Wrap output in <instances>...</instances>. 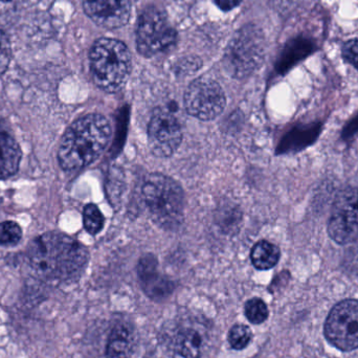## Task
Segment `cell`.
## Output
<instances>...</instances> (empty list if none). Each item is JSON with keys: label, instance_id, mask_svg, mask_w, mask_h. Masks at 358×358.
I'll return each instance as SVG.
<instances>
[{"label": "cell", "instance_id": "1", "mask_svg": "<svg viewBox=\"0 0 358 358\" xmlns=\"http://www.w3.org/2000/svg\"><path fill=\"white\" fill-rule=\"evenodd\" d=\"M27 263L43 281L66 284L77 281L90 260L87 248L62 233L50 231L34 239L27 252Z\"/></svg>", "mask_w": 358, "mask_h": 358}, {"label": "cell", "instance_id": "2", "mask_svg": "<svg viewBox=\"0 0 358 358\" xmlns=\"http://www.w3.org/2000/svg\"><path fill=\"white\" fill-rule=\"evenodd\" d=\"M111 138V126L102 115L90 113L73 122L65 131L58 161L65 171H77L99 159Z\"/></svg>", "mask_w": 358, "mask_h": 358}, {"label": "cell", "instance_id": "3", "mask_svg": "<svg viewBox=\"0 0 358 358\" xmlns=\"http://www.w3.org/2000/svg\"><path fill=\"white\" fill-rule=\"evenodd\" d=\"M94 83L109 94L120 92L131 73V54L127 46L113 38L96 40L90 52Z\"/></svg>", "mask_w": 358, "mask_h": 358}, {"label": "cell", "instance_id": "4", "mask_svg": "<svg viewBox=\"0 0 358 358\" xmlns=\"http://www.w3.org/2000/svg\"><path fill=\"white\" fill-rule=\"evenodd\" d=\"M142 195L151 218L165 229L180 227L185 215V194L178 181L162 173L145 179Z\"/></svg>", "mask_w": 358, "mask_h": 358}, {"label": "cell", "instance_id": "5", "mask_svg": "<svg viewBox=\"0 0 358 358\" xmlns=\"http://www.w3.org/2000/svg\"><path fill=\"white\" fill-rule=\"evenodd\" d=\"M261 31L245 25L231 38L223 57V66L231 77L244 79L259 69L264 58Z\"/></svg>", "mask_w": 358, "mask_h": 358}, {"label": "cell", "instance_id": "6", "mask_svg": "<svg viewBox=\"0 0 358 358\" xmlns=\"http://www.w3.org/2000/svg\"><path fill=\"white\" fill-rule=\"evenodd\" d=\"M178 41V33L167 14L157 8L143 12L136 27V48L146 58L170 52Z\"/></svg>", "mask_w": 358, "mask_h": 358}, {"label": "cell", "instance_id": "7", "mask_svg": "<svg viewBox=\"0 0 358 358\" xmlns=\"http://www.w3.org/2000/svg\"><path fill=\"white\" fill-rule=\"evenodd\" d=\"M330 238L340 245H347L358 238V185L338 192L328 222Z\"/></svg>", "mask_w": 358, "mask_h": 358}, {"label": "cell", "instance_id": "8", "mask_svg": "<svg viewBox=\"0 0 358 358\" xmlns=\"http://www.w3.org/2000/svg\"><path fill=\"white\" fill-rule=\"evenodd\" d=\"M227 105L222 87L210 78L192 82L185 94L187 113L201 121H212L221 115Z\"/></svg>", "mask_w": 358, "mask_h": 358}, {"label": "cell", "instance_id": "9", "mask_svg": "<svg viewBox=\"0 0 358 358\" xmlns=\"http://www.w3.org/2000/svg\"><path fill=\"white\" fill-rule=\"evenodd\" d=\"M325 336L340 350L358 348V301H342L334 307L326 321Z\"/></svg>", "mask_w": 358, "mask_h": 358}, {"label": "cell", "instance_id": "10", "mask_svg": "<svg viewBox=\"0 0 358 358\" xmlns=\"http://www.w3.org/2000/svg\"><path fill=\"white\" fill-rule=\"evenodd\" d=\"M182 140V131L173 113L157 109L148 126V144L157 157H170L178 151Z\"/></svg>", "mask_w": 358, "mask_h": 358}, {"label": "cell", "instance_id": "11", "mask_svg": "<svg viewBox=\"0 0 358 358\" xmlns=\"http://www.w3.org/2000/svg\"><path fill=\"white\" fill-rule=\"evenodd\" d=\"M138 281L144 294L155 302L166 300L173 294L176 283L159 271V261L152 254H147L138 261Z\"/></svg>", "mask_w": 358, "mask_h": 358}, {"label": "cell", "instance_id": "12", "mask_svg": "<svg viewBox=\"0 0 358 358\" xmlns=\"http://www.w3.org/2000/svg\"><path fill=\"white\" fill-rule=\"evenodd\" d=\"M83 8L86 15L104 29L124 27L131 16L130 0H83Z\"/></svg>", "mask_w": 358, "mask_h": 358}, {"label": "cell", "instance_id": "13", "mask_svg": "<svg viewBox=\"0 0 358 358\" xmlns=\"http://www.w3.org/2000/svg\"><path fill=\"white\" fill-rule=\"evenodd\" d=\"M22 159V151L10 130L0 123V179L15 176Z\"/></svg>", "mask_w": 358, "mask_h": 358}, {"label": "cell", "instance_id": "14", "mask_svg": "<svg viewBox=\"0 0 358 358\" xmlns=\"http://www.w3.org/2000/svg\"><path fill=\"white\" fill-rule=\"evenodd\" d=\"M315 50V43L308 38L299 37L292 40L286 44L285 48L278 61V71L282 73H286L294 64L313 54Z\"/></svg>", "mask_w": 358, "mask_h": 358}, {"label": "cell", "instance_id": "15", "mask_svg": "<svg viewBox=\"0 0 358 358\" xmlns=\"http://www.w3.org/2000/svg\"><path fill=\"white\" fill-rule=\"evenodd\" d=\"M134 351V336L127 326H115L109 334L106 358H129Z\"/></svg>", "mask_w": 358, "mask_h": 358}, {"label": "cell", "instance_id": "16", "mask_svg": "<svg viewBox=\"0 0 358 358\" xmlns=\"http://www.w3.org/2000/svg\"><path fill=\"white\" fill-rule=\"evenodd\" d=\"M281 252L275 244L261 240L255 244L250 252L252 265L259 271H268L279 262Z\"/></svg>", "mask_w": 358, "mask_h": 358}, {"label": "cell", "instance_id": "17", "mask_svg": "<svg viewBox=\"0 0 358 358\" xmlns=\"http://www.w3.org/2000/svg\"><path fill=\"white\" fill-rule=\"evenodd\" d=\"M176 352L183 358H200L202 352V338L195 329L187 328L176 336Z\"/></svg>", "mask_w": 358, "mask_h": 358}, {"label": "cell", "instance_id": "18", "mask_svg": "<svg viewBox=\"0 0 358 358\" xmlns=\"http://www.w3.org/2000/svg\"><path fill=\"white\" fill-rule=\"evenodd\" d=\"M244 315L250 323L261 325L268 319V307L262 299H250L244 305Z\"/></svg>", "mask_w": 358, "mask_h": 358}, {"label": "cell", "instance_id": "19", "mask_svg": "<svg viewBox=\"0 0 358 358\" xmlns=\"http://www.w3.org/2000/svg\"><path fill=\"white\" fill-rule=\"evenodd\" d=\"M252 340V332L248 326L244 324H235L231 326L227 336L229 346L231 349L242 351L248 348Z\"/></svg>", "mask_w": 358, "mask_h": 358}, {"label": "cell", "instance_id": "20", "mask_svg": "<svg viewBox=\"0 0 358 358\" xmlns=\"http://www.w3.org/2000/svg\"><path fill=\"white\" fill-rule=\"evenodd\" d=\"M83 222L84 227L90 235H96L104 227L105 217L96 204L90 203L84 208Z\"/></svg>", "mask_w": 358, "mask_h": 358}, {"label": "cell", "instance_id": "21", "mask_svg": "<svg viewBox=\"0 0 358 358\" xmlns=\"http://www.w3.org/2000/svg\"><path fill=\"white\" fill-rule=\"evenodd\" d=\"M22 238V229L14 221H4L0 223V244L1 245H16Z\"/></svg>", "mask_w": 358, "mask_h": 358}, {"label": "cell", "instance_id": "22", "mask_svg": "<svg viewBox=\"0 0 358 358\" xmlns=\"http://www.w3.org/2000/svg\"><path fill=\"white\" fill-rule=\"evenodd\" d=\"M12 57V48L8 36L0 29V76L3 75L8 69Z\"/></svg>", "mask_w": 358, "mask_h": 358}, {"label": "cell", "instance_id": "23", "mask_svg": "<svg viewBox=\"0 0 358 358\" xmlns=\"http://www.w3.org/2000/svg\"><path fill=\"white\" fill-rule=\"evenodd\" d=\"M343 59L358 69V40L352 39L343 45Z\"/></svg>", "mask_w": 358, "mask_h": 358}, {"label": "cell", "instance_id": "24", "mask_svg": "<svg viewBox=\"0 0 358 358\" xmlns=\"http://www.w3.org/2000/svg\"><path fill=\"white\" fill-rule=\"evenodd\" d=\"M241 1L242 0H214L215 4L225 12L237 8L241 3Z\"/></svg>", "mask_w": 358, "mask_h": 358}, {"label": "cell", "instance_id": "25", "mask_svg": "<svg viewBox=\"0 0 358 358\" xmlns=\"http://www.w3.org/2000/svg\"><path fill=\"white\" fill-rule=\"evenodd\" d=\"M352 263H355V266L358 268V248L355 250V254H353Z\"/></svg>", "mask_w": 358, "mask_h": 358}, {"label": "cell", "instance_id": "26", "mask_svg": "<svg viewBox=\"0 0 358 358\" xmlns=\"http://www.w3.org/2000/svg\"><path fill=\"white\" fill-rule=\"evenodd\" d=\"M1 2H10L12 0H0Z\"/></svg>", "mask_w": 358, "mask_h": 358}]
</instances>
